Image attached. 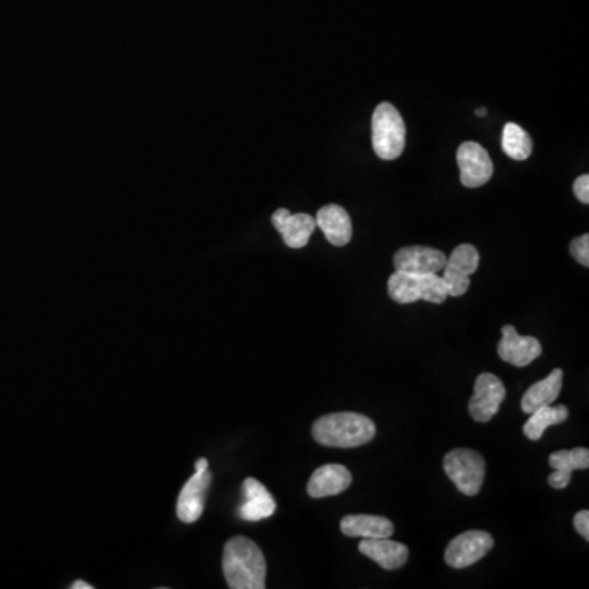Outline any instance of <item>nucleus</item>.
Segmentation results:
<instances>
[{
  "mask_svg": "<svg viewBox=\"0 0 589 589\" xmlns=\"http://www.w3.org/2000/svg\"><path fill=\"white\" fill-rule=\"evenodd\" d=\"M341 532L347 537H362V539H383L392 537L395 526L390 519L370 514H349L341 521Z\"/></svg>",
  "mask_w": 589,
  "mask_h": 589,
  "instance_id": "nucleus-18",
  "label": "nucleus"
},
{
  "mask_svg": "<svg viewBox=\"0 0 589 589\" xmlns=\"http://www.w3.org/2000/svg\"><path fill=\"white\" fill-rule=\"evenodd\" d=\"M506 398V387L501 378L493 374L478 375L475 392L468 401V413L477 423H488L495 418Z\"/></svg>",
  "mask_w": 589,
  "mask_h": 589,
  "instance_id": "nucleus-7",
  "label": "nucleus"
},
{
  "mask_svg": "<svg viewBox=\"0 0 589 589\" xmlns=\"http://www.w3.org/2000/svg\"><path fill=\"white\" fill-rule=\"evenodd\" d=\"M223 575L231 589L266 588V557L256 542L238 536L228 540L223 552Z\"/></svg>",
  "mask_w": 589,
  "mask_h": 589,
  "instance_id": "nucleus-1",
  "label": "nucleus"
},
{
  "mask_svg": "<svg viewBox=\"0 0 589 589\" xmlns=\"http://www.w3.org/2000/svg\"><path fill=\"white\" fill-rule=\"evenodd\" d=\"M486 113H488V110L483 107L477 108V110H475V115H477V117H486Z\"/></svg>",
  "mask_w": 589,
  "mask_h": 589,
  "instance_id": "nucleus-28",
  "label": "nucleus"
},
{
  "mask_svg": "<svg viewBox=\"0 0 589 589\" xmlns=\"http://www.w3.org/2000/svg\"><path fill=\"white\" fill-rule=\"evenodd\" d=\"M275 230L279 231L288 248H305L316 230V220L306 213L292 215L287 208H280L272 215Z\"/></svg>",
  "mask_w": 589,
  "mask_h": 589,
  "instance_id": "nucleus-12",
  "label": "nucleus"
},
{
  "mask_svg": "<svg viewBox=\"0 0 589 589\" xmlns=\"http://www.w3.org/2000/svg\"><path fill=\"white\" fill-rule=\"evenodd\" d=\"M501 146H503L506 156L514 159V161H526L527 158H531V136L527 135L524 128H521L518 123H506L504 125Z\"/></svg>",
  "mask_w": 589,
  "mask_h": 589,
  "instance_id": "nucleus-21",
  "label": "nucleus"
},
{
  "mask_svg": "<svg viewBox=\"0 0 589 589\" xmlns=\"http://www.w3.org/2000/svg\"><path fill=\"white\" fill-rule=\"evenodd\" d=\"M568 414H570V411L565 405L542 406L539 410L532 411L531 418L527 419V423L524 424V429H522L524 436L531 439V441H539L550 426L565 423Z\"/></svg>",
  "mask_w": 589,
  "mask_h": 589,
  "instance_id": "nucleus-20",
  "label": "nucleus"
},
{
  "mask_svg": "<svg viewBox=\"0 0 589 589\" xmlns=\"http://www.w3.org/2000/svg\"><path fill=\"white\" fill-rule=\"evenodd\" d=\"M395 269L406 274H439L446 266L447 256L439 249L426 246H410L396 252Z\"/></svg>",
  "mask_w": 589,
  "mask_h": 589,
  "instance_id": "nucleus-11",
  "label": "nucleus"
},
{
  "mask_svg": "<svg viewBox=\"0 0 589 589\" xmlns=\"http://www.w3.org/2000/svg\"><path fill=\"white\" fill-rule=\"evenodd\" d=\"M94 586L87 585L86 581H76V583H72L71 589H92Z\"/></svg>",
  "mask_w": 589,
  "mask_h": 589,
  "instance_id": "nucleus-27",
  "label": "nucleus"
},
{
  "mask_svg": "<svg viewBox=\"0 0 589 589\" xmlns=\"http://www.w3.org/2000/svg\"><path fill=\"white\" fill-rule=\"evenodd\" d=\"M352 483V475L344 465L328 464L315 470L311 475L306 491L311 498H328L341 495Z\"/></svg>",
  "mask_w": 589,
  "mask_h": 589,
  "instance_id": "nucleus-13",
  "label": "nucleus"
},
{
  "mask_svg": "<svg viewBox=\"0 0 589 589\" xmlns=\"http://www.w3.org/2000/svg\"><path fill=\"white\" fill-rule=\"evenodd\" d=\"M457 164L460 167V182L468 189H478L493 177V161L482 144L467 141L460 144L457 151Z\"/></svg>",
  "mask_w": 589,
  "mask_h": 589,
  "instance_id": "nucleus-9",
  "label": "nucleus"
},
{
  "mask_svg": "<svg viewBox=\"0 0 589 589\" xmlns=\"http://www.w3.org/2000/svg\"><path fill=\"white\" fill-rule=\"evenodd\" d=\"M442 282L446 285L447 297H462L470 288V275L462 274L459 270L444 266Z\"/></svg>",
  "mask_w": 589,
  "mask_h": 589,
  "instance_id": "nucleus-23",
  "label": "nucleus"
},
{
  "mask_svg": "<svg viewBox=\"0 0 589 589\" xmlns=\"http://www.w3.org/2000/svg\"><path fill=\"white\" fill-rule=\"evenodd\" d=\"M446 266L459 270L462 274L472 275L480 266V254L473 244H460L454 252L447 257Z\"/></svg>",
  "mask_w": 589,
  "mask_h": 589,
  "instance_id": "nucleus-22",
  "label": "nucleus"
},
{
  "mask_svg": "<svg viewBox=\"0 0 589 589\" xmlns=\"http://www.w3.org/2000/svg\"><path fill=\"white\" fill-rule=\"evenodd\" d=\"M501 334L503 336L498 344V356L514 367H526L542 354V344L539 339L532 338V336H521L513 324L503 326Z\"/></svg>",
  "mask_w": 589,
  "mask_h": 589,
  "instance_id": "nucleus-10",
  "label": "nucleus"
},
{
  "mask_svg": "<svg viewBox=\"0 0 589 589\" xmlns=\"http://www.w3.org/2000/svg\"><path fill=\"white\" fill-rule=\"evenodd\" d=\"M359 552L374 560L383 570H398L410 557V549L405 544L393 542L390 537L364 539L359 544Z\"/></svg>",
  "mask_w": 589,
  "mask_h": 589,
  "instance_id": "nucleus-15",
  "label": "nucleus"
},
{
  "mask_svg": "<svg viewBox=\"0 0 589 589\" xmlns=\"http://www.w3.org/2000/svg\"><path fill=\"white\" fill-rule=\"evenodd\" d=\"M406 125L395 105L383 102L372 115V146L383 161L400 158L405 151Z\"/></svg>",
  "mask_w": 589,
  "mask_h": 589,
  "instance_id": "nucleus-3",
  "label": "nucleus"
},
{
  "mask_svg": "<svg viewBox=\"0 0 589 589\" xmlns=\"http://www.w3.org/2000/svg\"><path fill=\"white\" fill-rule=\"evenodd\" d=\"M549 465L554 468V473L549 475V485L555 490H563L572 482L575 470H588L589 450L585 447H576L572 450H558L549 457Z\"/></svg>",
  "mask_w": 589,
  "mask_h": 589,
  "instance_id": "nucleus-14",
  "label": "nucleus"
},
{
  "mask_svg": "<svg viewBox=\"0 0 589 589\" xmlns=\"http://www.w3.org/2000/svg\"><path fill=\"white\" fill-rule=\"evenodd\" d=\"M311 434L321 446L354 449L369 444L377 434V428L374 421L364 414L333 413L318 419Z\"/></svg>",
  "mask_w": 589,
  "mask_h": 589,
  "instance_id": "nucleus-2",
  "label": "nucleus"
},
{
  "mask_svg": "<svg viewBox=\"0 0 589 589\" xmlns=\"http://www.w3.org/2000/svg\"><path fill=\"white\" fill-rule=\"evenodd\" d=\"M388 295L401 305L424 302L444 303L447 298L446 285L437 274L414 275L396 270L388 279Z\"/></svg>",
  "mask_w": 589,
  "mask_h": 589,
  "instance_id": "nucleus-4",
  "label": "nucleus"
},
{
  "mask_svg": "<svg viewBox=\"0 0 589 589\" xmlns=\"http://www.w3.org/2000/svg\"><path fill=\"white\" fill-rule=\"evenodd\" d=\"M495 545L493 537L485 531H467L447 545L446 563L455 570L472 567L473 563L480 562Z\"/></svg>",
  "mask_w": 589,
  "mask_h": 589,
  "instance_id": "nucleus-8",
  "label": "nucleus"
},
{
  "mask_svg": "<svg viewBox=\"0 0 589 589\" xmlns=\"http://www.w3.org/2000/svg\"><path fill=\"white\" fill-rule=\"evenodd\" d=\"M316 226L333 246H346L352 239V221L349 213L336 203L321 208L316 215Z\"/></svg>",
  "mask_w": 589,
  "mask_h": 589,
  "instance_id": "nucleus-17",
  "label": "nucleus"
},
{
  "mask_svg": "<svg viewBox=\"0 0 589 589\" xmlns=\"http://www.w3.org/2000/svg\"><path fill=\"white\" fill-rule=\"evenodd\" d=\"M570 252L581 266L589 267V234H583L580 238L573 239L570 243Z\"/></svg>",
  "mask_w": 589,
  "mask_h": 589,
  "instance_id": "nucleus-24",
  "label": "nucleus"
},
{
  "mask_svg": "<svg viewBox=\"0 0 589 589\" xmlns=\"http://www.w3.org/2000/svg\"><path fill=\"white\" fill-rule=\"evenodd\" d=\"M563 370L555 369L549 377L534 383L521 400V408L524 413L531 414L542 406L552 405L562 392Z\"/></svg>",
  "mask_w": 589,
  "mask_h": 589,
  "instance_id": "nucleus-19",
  "label": "nucleus"
},
{
  "mask_svg": "<svg viewBox=\"0 0 589 589\" xmlns=\"http://www.w3.org/2000/svg\"><path fill=\"white\" fill-rule=\"evenodd\" d=\"M573 192H575L576 198L580 200L581 203H585L588 205L589 203V176L585 174V176H580L578 179L575 180V184H573Z\"/></svg>",
  "mask_w": 589,
  "mask_h": 589,
  "instance_id": "nucleus-25",
  "label": "nucleus"
},
{
  "mask_svg": "<svg viewBox=\"0 0 589 589\" xmlns=\"http://www.w3.org/2000/svg\"><path fill=\"white\" fill-rule=\"evenodd\" d=\"M444 470L447 477L459 488L460 493L475 496L482 490L485 482L486 464L477 450H450L444 457Z\"/></svg>",
  "mask_w": 589,
  "mask_h": 589,
  "instance_id": "nucleus-5",
  "label": "nucleus"
},
{
  "mask_svg": "<svg viewBox=\"0 0 589 589\" xmlns=\"http://www.w3.org/2000/svg\"><path fill=\"white\" fill-rule=\"evenodd\" d=\"M573 526H575L576 532L580 534L585 540H589V513L586 509L576 513L575 519H573Z\"/></svg>",
  "mask_w": 589,
  "mask_h": 589,
  "instance_id": "nucleus-26",
  "label": "nucleus"
},
{
  "mask_svg": "<svg viewBox=\"0 0 589 589\" xmlns=\"http://www.w3.org/2000/svg\"><path fill=\"white\" fill-rule=\"evenodd\" d=\"M244 503L239 508V516L244 521H262L275 513L277 503L267 491L266 486L256 478H246L243 483Z\"/></svg>",
  "mask_w": 589,
  "mask_h": 589,
  "instance_id": "nucleus-16",
  "label": "nucleus"
},
{
  "mask_svg": "<svg viewBox=\"0 0 589 589\" xmlns=\"http://www.w3.org/2000/svg\"><path fill=\"white\" fill-rule=\"evenodd\" d=\"M212 478V473L208 472V460L198 459L194 477L185 483L177 500V516L180 521L192 524L202 518L205 496Z\"/></svg>",
  "mask_w": 589,
  "mask_h": 589,
  "instance_id": "nucleus-6",
  "label": "nucleus"
}]
</instances>
